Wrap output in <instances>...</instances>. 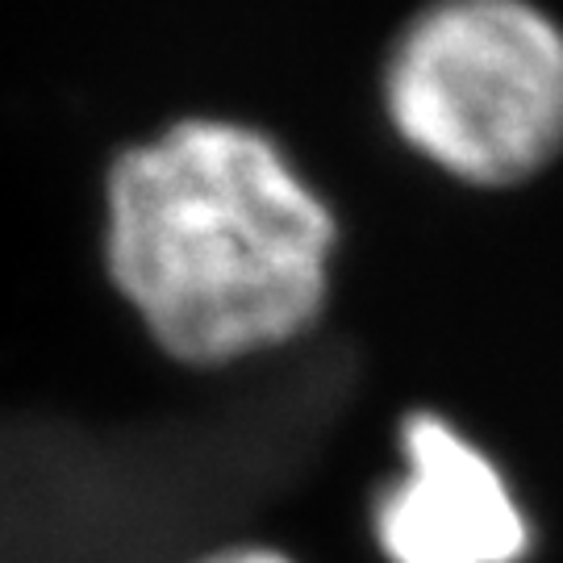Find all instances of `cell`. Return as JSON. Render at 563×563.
Returning a JSON list of instances; mask_svg holds the SVG:
<instances>
[{
	"label": "cell",
	"instance_id": "6da1fadb",
	"mask_svg": "<svg viewBox=\"0 0 563 563\" xmlns=\"http://www.w3.org/2000/svg\"><path fill=\"white\" fill-rule=\"evenodd\" d=\"M101 246L142 334L180 367L225 372L322 330L346 225L272 125L184 113L113 155Z\"/></svg>",
	"mask_w": 563,
	"mask_h": 563
},
{
	"label": "cell",
	"instance_id": "7a4b0ae2",
	"mask_svg": "<svg viewBox=\"0 0 563 563\" xmlns=\"http://www.w3.org/2000/svg\"><path fill=\"white\" fill-rule=\"evenodd\" d=\"M376 113L460 192L534 188L563 163V18L547 0H418L376 59Z\"/></svg>",
	"mask_w": 563,
	"mask_h": 563
},
{
	"label": "cell",
	"instance_id": "3957f363",
	"mask_svg": "<svg viewBox=\"0 0 563 563\" xmlns=\"http://www.w3.org/2000/svg\"><path fill=\"white\" fill-rule=\"evenodd\" d=\"M380 563H534L539 522L493 443L434 401L393 422V463L367 493Z\"/></svg>",
	"mask_w": 563,
	"mask_h": 563
},
{
	"label": "cell",
	"instance_id": "277c9868",
	"mask_svg": "<svg viewBox=\"0 0 563 563\" xmlns=\"http://www.w3.org/2000/svg\"><path fill=\"white\" fill-rule=\"evenodd\" d=\"M192 563H305L297 551H288L280 543H267V539H234L213 551H205L201 560Z\"/></svg>",
	"mask_w": 563,
	"mask_h": 563
}]
</instances>
